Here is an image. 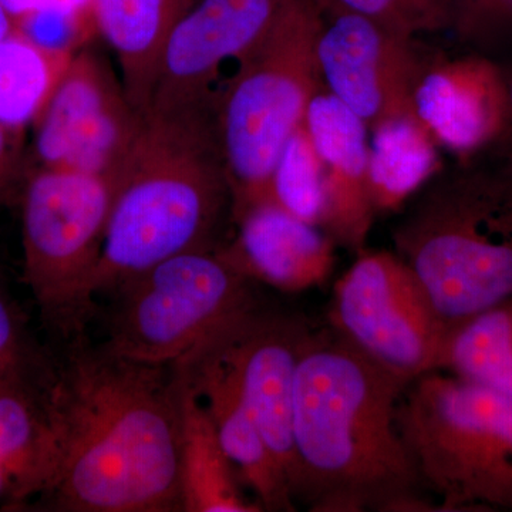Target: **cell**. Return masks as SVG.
<instances>
[{"mask_svg":"<svg viewBox=\"0 0 512 512\" xmlns=\"http://www.w3.org/2000/svg\"><path fill=\"white\" fill-rule=\"evenodd\" d=\"M46 389L60 463L30 507L56 512H183L180 397L173 365L64 343Z\"/></svg>","mask_w":512,"mask_h":512,"instance_id":"1","label":"cell"},{"mask_svg":"<svg viewBox=\"0 0 512 512\" xmlns=\"http://www.w3.org/2000/svg\"><path fill=\"white\" fill-rule=\"evenodd\" d=\"M412 382L330 328L313 329L295 377V500L313 512L436 511L399 429Z\"/></svg>","mask_w":512,"mask_h":512,"instance_id":"2","label":"cell"},{"mask_svg":"<svg viewBox=\"0 0 512 512\" xmlns=\"http://www.w3.org/2000/svg\"><path fill=\"white\" fill-rule=\"evenodd\" d=\"M110 183L97 298L171 256L221 247L232 194L212 109L146 111Z\"/></svg>","mask_w":512,"mask_h":512,"instance_id":"3","label":"cell"},{"mask_svg":"<svg viewBox=\"0 0 512 512\" xmlns=\"http://www.w3.org/2000/svg\"><path fill=\"white\" fill-rule=\"evenodd\" d=\"M394 224V252L451 329L512 298V174L493 161L441 168Z\"/></svg>","mask_w":512,"mask_h":512,"instance_id":"4","label":"cell"},{"mask_svg":"<svg viewBox=\"0 0 512 512\" xmlns=\"http://www.w3.org/2000/svg\"><path fill=\"white\" fill-rule=\"evenodd\" d=\"M322 0H293L215 94L214 124L232 194V221L268 201L275 165L302 126L320 82Z\"/></svg>","mask_w":512,"mask_h":512,"instance_id":"5","label":"cell"},{"mask_svg":"<svg viewBox=\"0 0 512 512\" xmlns=\"http://www.w3.org/2000/svg\"><path fill=\"white\" fill-rule=\"evenodd\" d=\"M399 429L440 511H512V399L433 370L407 386Z\"/></svg>","mask_w":512,"mask_h":512,"instance_id":"6","label":"cell"},{"mask_svg":"<svg viewBox=\"0 0 512 512\" xmlns=\"http://www.w3.org/2000/svg\"><path fill=\"white\" fill-rule=\"evenodd\" d=\"M111 183L64 168L30 171L22 201L23 274L40 316L63 343L87 335L109 221Z\"/></svg>","mask_w":512,"mask_h":512,"instance_id":"7","label":"cell"},{"mask_svg":"<svg viewBox=\"0 0 512 512\" xmlns=\"http://www.w3.org/2000/svg\"><path fill=\"white\" fill-rule=\"evenodd\" d=\"M255 285L218 248L171 256L107 292L101 345L134 362L174 365L261 306Z\"/></svg>","mask_w":512,"mask_h":512,"instance_id":"8","label":"cell"},{"mask_svg":"<svg viewBox=\"0 0 512 512\" xmlns=\"http://www.w3.org/2000/svg\"><path fill=\"white\" fill-rule=\"evenodd\" d=\"M329 326L409 382L441 370L451 332L413 269L396 252L369 249L336 282Z\"/></svg>","mask_w":512,"mask_h":512,"instance_id":"9","label":"cell"},{"mask_svg":"<svg viewBox=\"0 0 512 512\" xmlns=\"http://www.w3.org/2000/svg\"><path fill=\"white\" fill-rule=\"evenodd\" d=\"M144 113L128 99L109 64L80 50L35 128L37 167L110 178L138 136Z\"/></svg>","mask_w":512,"mask_h":512,"instance_id":"10","label":"cell"},{"mask_svg":"<svg viewBox=\"0 0 512 512\" xmlns=\"http://www.w3.org/2000/svg\"><path fill=\"white\" fill-rule=\"evenodd\" d=\"M316 60L323 89L369 131L384 121L416 116L414 89L423 56L413 36L335 8L333 18L323 20Z\"/></svg>","mask_w":512,"mask_h":512,"instance_id":"11","label":"cell"},{"mask_svg":"<svg viewBox=\"0 0 512 512\" xmlns=\"http://www.w3.org/2000/svg\"><path fill=\"white\" fill-rule=\"evenodd\" d=\"M313 326L295 313L258 306L205 340L229 367L256 426L284 470L295 498L293 448L295 377Z\"/></svg>","mask_w":512,"mask_h":512,"instance_id":"12","label":"cell"},{"mask_svg":"<svg viewBox=\"0 0 512 512\" xmlns=\"http://www.w3.org/2000/svg\"><path fill=\"white\" fill-rule=\"evenodd\" d=\"M292 2L192 0L165 43L147 111L212 109V83L222 64L254 49Z\"/></svg>","mask_w":512,"mask_h":512,"instance_id":"13","label":"cell"},{"mask_svg":"<svg viewBox=\"0 0 512 512\" xmlns=\"http://www.w3.org/2000/svg\"><path fill=\"white\" fill-rule=\"evenodd\" d=\"M414 111L458 163L480 160L497 146L507 126V76L493 60L473 53L423 57Z\"/></svg>","mask_w":512,"mask_h":512,"instance_id":"14","label":"cell"},{"mask_svg":"<svg viewBox=\"0 0 512 512\" xmlns=\"http://www.w3.org/2000/svg\"><path fill=\"white\" fill-rule=\"evenodd\" d=\"M305 126L322 165L319 227L338 247L360 254L377 217L370 194L369 128L323 86L309 104Z\"/></svg>","mask_w":512,"mask_h":512,"instance_id":"15","label":"cell"},{"mask_svg":"<svg viewBox=\"0 0 512 512\" xmlns=\"http://www.w3.org/2000/svg\"><path fill=\"white\" fill-rule=\"evenodd\" d=\"M232 222L237 235L218 251L255 284L299 293L325 284L335 269L333 239L274 202L255 205Z\"/></svg>","mask_w":512,"mask_h":512,"instance_id":"16","label":"cell"},{"mask_svg":"<svg viewBox=\"0 0 512 512\" xmlns=\"http://www.w3.org/2000/svg\"><path fill=\"white\" fill-rule=\"evenodd\" d=\"M174 365L207 407L222 446L237 467L242 484L254 491L256 503L264 511H295L288 478L245 406L224 360L204 342Z\"/></svg>","mask_w":512,"mask_h":512,"instance_id":"17","label":"cell"},{"mask_svg":"<svg viewBox=\"0 0 512 512\" xmlns=\"http://www.w3.org/2000/svg\"><path fill=\"white\" fill-rule=\"evenodd\" d=\"M0 461L13 481L8 510L39 500L55 481L59 439L46 400V387L25 377L0 375Z\"/></svg>","mask_w":512,"mask_h":512,"instance_id":"18","label":"cell"},{"mask_svg":"<svg viewBox=\"0 0 512 512\" xmlns=\"http://www.w3.org/2000/svg\"><path fill=\"white\" fill-rule=\"evenodd\" d=\"M192 0H92L97 32L116 53L128 99L146 113L175 23Z\"/></svg>","mask_w":512,"mask_h":512,"instance_id":"19","label":"cell"},{"mask_svg":"<svg viewBox=\"0 0 512 512\" xmlns=\"http://www.w3.org/2000/svg\"><path fill=\"white\" fill-rule=\"evenodd\" d=\"M180 397V476L183 512H261L242 493L237 467L222 446L201 397L173 365Z\"/></svg>","mask_w":512,"mask_h":512,"instance_id":"20","label":"cell"},{"mask_svg":"<svg viewBox=\"0 0 512 512\" xmlns=\"http://www.w3.org/2000/svg\"><path fill=\"white\" fill-rule=\"evenodd\" d=\"M370 194L376 214L403 208L441 170L439 144L416 116L369 131Z\"/></svg>","mask_w":512,"mask_h":512,"instance_id":"21","label":"cell"},{"mask_svg":"<svg viewBox=\"0 0 512 512\" xmlns=\"http://www.w3.org/2000/svg\"><path fill=\"white\" fill-rule=\"evenodd\" d=\"M74 55L13 29L0 42V124L18 134L35 126Z\"/></svg>","mask_w":512,"mask_h":512,"instance_id":"22","label":"cell"},{"mask_svg":"<svg viewBox=\"0 0 512 512\" xmlns=\"http://www.w3.org/2000/svg\"><path fill=\"white\" fill-rule=\"evenodd\" d=\"M441 370L512 399V298L451 329Z\"/></svg>","mask_w":512,"mask_h":512,"instance_id":"23","label":"cell"},{"mask_svg":"<svg viewBox=\"0 0 512 512\" xmlns=\"http://www.w3.org/2000/svg\"><path fill=\"white\" fill-rule=\"evenodd\" d=\"M268 201L309 224L320 225L323 212L322 165L305 126L293 133L272 174Z\"/></svg>","mask_w":512,"mask_h":512,"instance_id":"24","label":"cell"},{"mask_svg":"<svg viewBox=\"0 0 512 512\" xmlns=\"http://www.w3.org/2000/svg\"><path fill=\"white\" fill-rule=\"evenodd\" d=\"M56 360L30 338L28 326L0 278V375L25 377L47 387L55 373Z\"/></svg>","mask_w":512,"mask_h":512,"instance_id":"25","label":"cell"},{"mask_svg":"<svg viewBox=\"0 0 512 512\" xmlns=\"http://www.w3.org/2000/svg\"><path fill=\"white\" fill-rule=\"evenodd\" d=\"M336 9L349 10L413 36L447 28V0H329Z\"/></svg>","mask_w":512,"mask_h":512,"instance_id":"26","label":"cell"},{"mask_svg":"<svg viewBox=\"0 0 512 512\" xmlns=\"http://www.w3.org/2000/svg\"><path fill=\"white\" fill-rule=\"evenodd\" d=\"M448 25L466 45H490L512 35V0H447Z\"/></svg>","mask_w":512,"mask_h":512,"instance_id":"27","label":"cell"},{"mask_svg":"<svg viewBox=\"0 0 512 512\" xmlns=\"http://www.w3.org/2000/svg\"><path fill=\"white\" fill-rule=\"evenodd\" d=\"M32 168L23 153V134L13 133L0 124V205L15 207L22 201L23 190Z\"/></svg>","mask_w":512,"mask_h":512,"instance_id":"28","label":"cell"},{"mask_svg":"<svg viewBox=\"0 0 512 512\" xmlns=\"http://www.w3.org/2000/svg\"><path fill=\"white\" fill-rule=\"evenodd\" d=\"M2 3L15 28H23L36 20L47 18L94 23L92 0H2Z\"/></svg>","mask_w":512,"mask_h":512,"instance_id":"29","label":"cell"},{"mask_svg":"<svg viewBox=\"0 0 512 512\" xmlns=\"http://www.w3.org/2000/svg\"><path fill=\"white\" fill-rule=\"evenodd\" d=\"M508 92V117L507 126H505L503 137L498 141L497 146L490 151L485 160L493 161L500 165L504 170L512 174V74L507 76Z\"/></svg>","mask_w":512,"mask_h":512,"instance_id":"30","label":"cell"},{"mask_svg":"<svg viewBox=\"0 0 512 512\" xmlns=\"http://www.w3.org/2000/svg\"><path fill=\"white\" fill-rule=\"evenodd\" d=\"M13 497V481L8 468L0 461V500H5V507H8Z\"/></svg>","mask_w":512,"mask_h":512,"instance_id":"31","label":"cell"},{"mask_svg":"<svg viewBox=\"0 0 512 512\" xmlns=\"http://www.w3.org/2000/svg\"><path fill=\"white\" fill-rule=\"evenodd\" d=\"M15 29V23L10 18L8 10L3 6L2 0H0V42L12 33Z\"/></svg>","mask_w":512,"mask_h":512,"instance_id":"32","label":"cell"}]
</instances>
